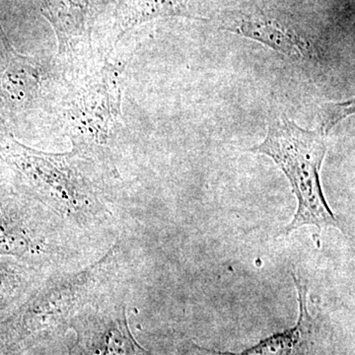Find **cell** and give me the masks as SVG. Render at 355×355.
<instances>
[{"mask_svg": "<svg viewBox=\"0 0 355 355\" xmlns=\"http://www.w3.org/2000/svg\"><path fill=\"white\" fill-rule=\"evenodd\" d=\"M116 270L114 248L83 270L42 280L19 308L0 324V355H24L62 338L79 312L113 291Z\"/></svg>", "mask_w": 355, "mask_h": 355, "instance_id": "obj_1", "label": "cell"}, {"mask_svg": "<svg viewBox=\"0 0 355 355\" xmlns=\"http://www.w3.org/2000/svg\"><path fill=\"white\" fill-rule=\"evenodd\" d=\"M327 133L322 128L305 130L286 116L272 119L266 139L249 148L250 153L268 156L284 172L297 198V209L286 235L303 226L316 228L314 239L321 247L322 231L342 229L340 221L331 211L321 184V168L326 157Z\"/></svg>", "mask_w": 355, "mask_h": 355, "instance_id": "obj_2", "label": "cell"}, {"mask_svg": "<svg viewBox=\"0 0 355 355\" xmlns=\"http://www.w3.org/2000/svg\"><path fill=\"white\" fill-rule=\"evenodd\" d=\"M6 156L24 178L32 197L60 220L90 229L107 218L108 211L94 184L71 155L40 153L14 144Z\"/></svg>", "mask_w": 355, "mask_h": 355, "instance_id": "obj_3", "label": "cell"}, {"mask_svg": "<svg viewBox=\"0 0 355 355\" xmlns=\"http://www.w3.org/2000/svg\"><path fill=\"white\" fill-rule=\"evenodd\" d=\"M113 291L91 303L74 317L76 333L67 355H153L133 336L125 304Z\"/></svg>", "mask_w": 355, "mask_h": 355, "instance_id": "obj_4", "label": "cell"}, {"mask_svg": "<svg viewBox=\"0 0 355 355\" xmlns=\"http://www.w3.org/2000/svg\"><path fill=\"white\" fill-rule=\"evenodd\" d=\"M291 275L299 303L297 322L292 328L272 334L242 352H217L196 345L198 352L207 355H306L314 328L308 310V286L305 280L299 279L296 273L292 272Z\"/></svg>", "mask_w": 355, "mask_h": 355, "instance_id": "obj_5", "label": "cell"}, {"mask_svg": "<svg viewBox=\"0 0 355 355\" xmlns=\"http://www.w3.org/2000/svg\"><path fill=\"white\" fill-rule=\"evenodd\" d=\"M222 29L258 42L291 60H301L309 53V46L296 33L260 16L240 14L224 21Z\"/></svg>", "mask_w": 355, "mask_h": 355, "instance_id": "obj_6", "label": "cell"}, {"mask_svg": "<svg viewBox=\"0 0 355 355\" xmlns=\"http://www.w3.org/2000/svg\"><path fill=\"white\" fill-rule=\"evenodd\" d=\"M178 16H190L188 0H123L116 19L118 40L148 21Z\"/></svg>", "mask_w": 355, "mask_h": 355, "instance_id": "obj_7", "label": "cell"}, {"mask_svg": "<svg viewBox=\"0 0 355 355\" xmlns=\"http://www.w3.org/2000/svg\"><path fill=\"white\" fill-rule=\"evenodd\" d=\"M43 279L42 270L24 261L0 263V310L25 301Z\"/></svg>", "mask_w": 355, "mask_h": 355, "instance_id": "obj_8", "label": "cell"}, {"mask_svg": "<svg viewBox=\"0 0 355 355\" xmlns=\"http://www.w3.org/2000/svg\"><path fill=\"white\" fill-rule=\"evenodd\" d=\"M320 128L328 135L331 128L343 119L354 114V100L338 103H326L320 109Z\"/></svg>", "mask_w": 355, "mask_h": 355, "instance_id": "obj_9", "label": "cell"}]
</instances>
